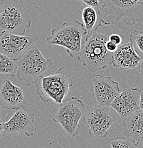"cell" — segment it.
Listing matches in <instances>:
<instances>
[{
	"label": "cell",
	"instance_id": "6da1fadb",
	"mask_svg": "<svg viewBox=\"0 0 143 148\" xmlns=\"http://www.w3.org/2000/svg\"><path fill=\"white\" fill-rule=\"evenodd\" d=\"M36 93L44 103L53 102L61 105L70 98L73 89L71 73L65 66H61L54 73L44 75L34 83Z\"/></svg>",
	"mask_w": 143,
	"mask_h": 148
},
{
	"label": "cell",
	"instance_id": "7a4b0ae2",
	"mask_svg": "<svg viewBox=\"0 0 143 148\" xmlns=\"http://www.w3.org/2000/svg\"><path fill=\"white\" fill-rule=\"evenodd\" d=\"M108 36L106 34L95 33L87 36L86 44L82 46L78 60L91 73L107 68L112 64L113 53L106 48Z\"/></svg>",
	"mask_w": 143,
	"mask_h": 148
},
{
	"label": "cell",
	"instance_id": "3957f363",
	"mask_svg": "<svg viewBox=\"0 0 143 148\" xmlns=\"http://www.w3.org/2000/svg\"><path fill=\"white\" fill-rule=\"evenodd\" d=\"M102 18H107L110 24L122 21L133 26L143 21V0H104L101 6Z\"/></svg>",
	"mask_w": 143,
	"mask_h": 148
},
{
	"label": "cell",
	"instance_id": "277c9868",
	"mask_svg": "<svg viewBox=\"0 0 143 148\" xmlns=\"http://www.w3.org/2000/svg\"><path fill=\"white\" fill-rule=\"evenodd\" d=\"M32 21L23 0H3L0 9V34L24 35Z\"/></svg>",
	"mask_w": 143,
	"mask_h": 148
},
{
	"label": "cell",
	"instance_id": "5b68a950",
	"mask_svg": "<svg viewBox=\"0 0 143 148\" xmlns=\"http://www.w3.org/2000/svg\"><path fill=\"white\" fill-rule=\"evenodd\" d=\"M87 34L83 24L79 21L64 22L59 27L53 28L47 37L49 45L64 47L71 58L79 54L82 47V36Z\"/></svg>",
	"mask_w": 143,
	"mask_h": 148
},
{
	"label": "cell",
	"instance_id": "8992f818",
	"mask_svg": "<svg viewBox=\"0 0 143 148\" xmlns=\"http://www.w3.org/2000/svg\"><path fill=\"white\" fill-rule=\"evenodd\" d=\"M15 62L17 65V78L25 81L27 86L34 84L39 77L46 75L53 64L51 60L46 58L35 45Z\"/></svg>",
	"mask_w": 143,
	"mask_h": 148
},
{
	"label": "cell",
	"instance_id": "52a82bcc",
	"mask_svg": "<svg viewBox=\"0 0 143 148\" xmlns=\"http://www.w3.org/2000/svg\"><path fill=\"white\" fill-rule=\"evenodd\" d=\"M86 108L82 100L77 97H70L59 105L53 121L61 125L68 134L76 137L81 129L80 121L85 115Z\"/></svg>",
	"mask_w": 143,
	"mask_h": 148
},
{
	"label": "cell",
	"instance_id": "ba28073f",
	"mask_svg": "<svg viewBox=\"0 0 143 148\" xmlns=\"http://www.w3.org/2000/svg\"><path fill=\"white\" fill-rule=\"evenodd\" d=\"M84 120L92 138L105 139L108 136V130L117 121V118L109 106H101L94 101L86 108Z\"/></svg>",
	"mask_w": 143,
	"mask_h": 148
},
{
	"label": "cell",
	"instance_id": "9c48e42d",
	"mask_svg": "<svg viewBox=\"0 0 143 148\" xmlns=\"http://www.w3.org/2000/svg\"><path fill=\"white\" fill-rule=\"evenodd\" d=\"M38 40L39 36L36 34L19 35L4 32L0 34V52L15 61L36 45Z\"/></svg>",
	"mask_w": 143,
	"mask_h": 148
},
{
	"label": "cell",
	"instance_id": "30bf717a",
	"mask_svg": "<svg viewBox=\"0 0 143 148\" xmlns=\"http://www.w3.org/2000/svg\"><path fill=\"white\" fill-rule=\"evenodd\" d=\"M90 90L93 101L101 106L109 107L121 91L118 81H115L112 77L101 74L93 78Z\"/></svg>",
	"mask_w": 143,
	"mask_h": 148
},
{
	"label": "cell",
	"instance_id": "8fae6325",
	"mask_svg": "<svg viewBox=\"0 0 143 148\" xmlns=\"http://www.w3.org/2000/svg\"><path fill=\"white\" fill-rule=\"evenodd\" d=\"M37 127L35 125V115L25 106L16 109L8 121L4 122V133L25 135L32 137Z\"/></svg>",
	"mask_w": 143,
	"mask_h": 148
},
{
	"label": "cell",
	"instance_id": "7c38bea8",
	"mask_svg": "<svg viewBox=\"0 0 143 148\" xmlns=\"http://www.w3.org/2000/svg\"><path fill=\"white\" fill-rule=\"evenodd\" d=\"M140 92L141 89L124 85L122 90L115 98L110 107L121 118H125L140 108Z\"/></svg>",
	"mask_w": 143,
	"mask_h": 148
},
{
	"label": "cell",
	"instance_id": "4fadbf2b",
	"mask_svg": "<svg viewBox=\"0 0 143 148\" xmlns=\"http://www.w3.org/2000/svg\"><path fill=\"white\" fill-rule=\"evenodd\" d=\"M143 57L138 54L131 41L122 42L113 53L112 65L120 71L135 69L138 67Z\"/></svg>",
	"mask_w": 143,
	"mask_h": 148
},
{
	"label": "cell",
	"instance_id": "5bb4252c",
	"mask_svg": "<svg viewBox=\"0 0 143 148\" xmlns=\"http://www.w3.org/2000/svg\"><path fill=\"white\" fill-rule=\"evenodd\" d=\"M24 90L10 80H5L0 86V105L4 109L16 110L25 106Z\"/></svg>",
	"mask_w": 143,
	"mask_h": 148
},
{
	"label": "cell",
	"instance_id": "9a60e30c",
	"mask_svg": "<svg viewBox=\"0 0 143 148\" xmlns=\"http://www.w3.org/2000/svg\"><path fill=\"white\" fill-rule=\"evenodd\" d=\"M123 135L139 141L143 138V110L139 108L122 118Z\"/></svg>",
	"mask_w": 143,
	"mask_h": 148
},
{
	"label": "cell",
	"instance_id": "2e32d148",
	"mask_svg": "<svg viewBox=\"0 0 143 148\" xmlns=\"http://www.w3.org/2000/svg\"><path fill=\"white\" fill-rule=\"evenodd\" d=\"M83 24L87 31V36H91L96 33L98 28L105 24V26L110 25L107 21L102 18L101 11L91 7H86L82 11Z\"/></svg>",
	"mask_w": 143,
	"mask_h": 148
},
{
	"label": "cell",
	"instance_id": "e0dca14e",
	"mask_svg": "<svg viewBox=\"0 0 143 148\" xmlns=\"http://www.w3.org/2000/svg\"><path fill=\"white\" fill-rule=\"evenodd\" d=\"M17 73V65L14 60L0 52V76L13 77Z\"/></svg>",
	"mask_w": 143,
	"mask_h": 148
},
{
	"label": "cell",
	"instance_id": "ac0fdd59",
	"mask_svg": "<svg viewBox=\"0 0 143 148\" xmlns=\"http://www.w3.org/2000/svg\"><path fill=\"white\" fill-rule=\"evenodd\" d=\"M110 145L113 148H136L138 141L128 136H117L110 140Z\"/></svg>",
	"mask_w": 143,
	"mask_h": 148
},
{
	"label": "cell",
	"instance_id": "d6986e66",
	"mask_svg": "<svg viewBox=\"0 0 143 148\" xmlns=\"http://www.w3.org/2000/svg\"><path fill=\"white\" fill-rule=\"evenodd\" d=\"M130 41L137 53L143 57V32L134 30L130 34Z\"/></svg>",
	"mask_w": 143,
	"mask_h": 148
},
{
	"label": "cell",
	"instance_id": "ffe728a7",
	"mask_svg": "<svg viewBox=\"0 0 143 148\" xmlns=\"http://www.w3.org/2000/svg\"><path fill=\"white\" fill-rule=\"evenodd\" d=\"M81 4H85L87 7H91L95 8L97 10L100 11L101 9V4H100L99 0H78Z\"/></svg>",
	"mask_w": 143,
	"mask_h": 148
},
{
	"label": "cell",
	"instance_id": "44dd1931",
	"mask_svg": "<svg viewBox=\"0 0 143 148\" xmlns=\"http://www.w3.org/2000/svg\"><path fill=\"white\" fill-rule=\"evenodd\" d=\"M108 40L113 41V43H115V44H116L118 46L122 43V37L120 36L119 34H110V36L108 37Z\"/></svg>",
	"mask_w": 143,
	"mask_h": 148
},
{
	"label": "cell",
	"instance_id": "7402d4cb",
	"mask_svg": "<svg viewBox=\"0 0 143 148\" xmlns=\"http://www.w3.org/2000/svg\"><path fill=\"white\" fill-rule=\"evenodd\" d=\"M105 46L107 50H108L110 52H112V53H113V52L115 51L118 47V45H117L116 44L113 43V41H110V40H107V41H106Z\"/></svg>",
	"mask_w": 143,
	"mask_h": 148
},
{
	"label": "cell",
	"instance_id": "603a6c76",
	"mask_svg": "<svg viewBox=\"0 0 143 148\" xmlns=\"http://www.w3.org/2000/svg\"><path fill=\"white\" fill-rule=\"evenodd\" d=\"M4 120L3 118H0V138L2 137V135L4 134Z\"/></svg>",
	"mask_w": 143,
	"mask_h": 148
},
{
	"label": "cell",
	"instance_id": "cb8c5ba5",
	"mask_svg": "<svg viewBox=\"0 0 143 148\" xmlns=\"http://www.w3.org/2000/svg\"><path fill=\"white\" fill-rule=\"evenodd\" d=\"M138 71H139L140 73L141 78L143 80V58H142V59L141 60L139 66H138Z\"/></svg>",
	"mask_w": 143,
	"mask_h": 148
},
{
	"label": "cell",
	"instance_id": "d4e9b609",
	"mask_svg": "<svg viewBox=\"0 0 143 148\" xmlns=\"http://www.w3.org/2000/svg\"><path fill=\"white\" fill-rule=\"evenodd\" d=\"M140 108L143 110V90L141 89L140 99Z\"/></svg>",
	"mask_w": 143,
	"mask_h": 148
},
{
	"label": "cell",
	"instance_id": "484cf974",
	"mask_svg": "<svg viewBox=\"0 0 143 148\" xmlns=\"http://www.w3.org/2000/svg\"><path fill=\"white\" fill-rule=\"evenodd\" d=\"M138 148H143V138L138 141Z\"/></svg>",
	"mask_w": 143,
	"mask_h": 148
},
{
	"label": "cell",
	"instance_id": "4316f807",
	"mask_svg": "<svg viewBox=\"0 0 143 148\" xmlns=\"http://www.w3.org/2000/svg\"><path fill=\"white\" fill-rule=\"evenodd\" d=\"M3 2V0H0V9H1V4H2Z\"/></svg>",
	"mask_w": 143,
	"mask_h": 148
},
{
	"label": "cell",
	"instance_id": "83f0119b",
	"mask_svg": "<svg viewBox=\"0 0 143 148\" xmlns=\"http://www.w3.org/2000/svg\"><path fill=\"white\" fill-rule=\"evenodd\" d=\"M0 115H1V111H0Z\"/></svg>",
	"mask_w": 143,
	"mask_h": 148
},
{
	"label": "cell",
	"instance_id": "f1b7e54d",
	"mask_svg": "<svg viewBox=\"0 0 143 148\" xmlns=\"http://www.w3.org/2000/svg\"><path fill=\"white\" fill-rule=\"evenodd\" d=\"M0 147H1V146H0Z\"/></svg>",
	"mask_w": 143,
	"mask_h": 148
}]
</instances>
